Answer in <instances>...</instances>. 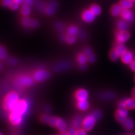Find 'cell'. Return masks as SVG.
<instances>
[{"mask_svg": "<svg viewBox=\"0 0 135 135\" xmlns=\"http://www.w3.org/2000/svg\"><path fill=\"white\" fill-rule=\"evenodd\" d=\"M95 15L90 10V9L84 10L81 14V18L84 22L87 23H92L95 19Z\"/></svg>", "mask_w": 135, "mask_h": 135, "instance_id": "11", "label": "cell"}, {"mask_svg": "<svg viewBox=\"0 0 135 135\" xmlns=\"http://www.w3.org/2000/svg\"><path fill=\"white\" fill-rule=\"evenodd\" d=\"M120 16L125 21L127 22H131L134 19V15L133 12L129 9H124L122 10Z\"/></svg>", "mask_w": 135, "mask_h": 135, "instance_id": "13", "label": "cell"}, {"mask_svg": "<svg viewBox=\"0 0 135 135\" xmlns=\"http://www.w3.org/2000/svg\"><path fill=\"white\" fill-rule=\"evenodd\" d=\"M83 53L86 55L87 59L88 62H89L90 63H94L96 61V56L94 52H93L92 50L90 47H87L84 49L83 51Z\"/></svg>", "mask_w": 135, "mask_h": 135, "instance_id": "15", "label": "cell"}, {"mask_svg": "<svg viewBox=\"0 0 135 135\" xmlns=\"http://www.w3.org/2000/svg\"><path fill=\"white\" fill-rule=\"evenodd\" d=\"M132 2H135V0H131Z\"/></svg>", "mask_w": 135, "mask_h": 135, "instance_id": "43", "label": "cell"}, {"mask_svg": "<svg viewBox=\"0 0 135 135\" xmlns=\"http://www.w3.org/2000/svg\"><path fill=\"white\" fill-rule=\"evenodd\" d=\"M77 60L80 66V68L82 69H85L86 68V64L88 62V60L86 55L83 52L79 53L77 55Z\"/></svg>", "mask_w": 135, "mask_h": 135, "instance_id": "16", "label": "cell"}, {"mask_svg": "<svg viewBox=\"0 0 135 135\" xmlns=\"http://www.w3.org/2000/svg\"><path fill=\"white\" fill-rule=\"evenodd\" d=\"M90 9L95 16H98L101 13V8L98 4H92L90 6Z\"/></svg>", "mask_w": 135, "mask_h": 135, "instance_id": "28", "label": "cell"}, {"mask_svg": "<svg viewBox=\"0 0 135 135\" xmlns=\"http://www.w3.org/2000/svg\"><path fill=\"white\" fill-rule=\"evenodd\" d=\"M77 37H75V36H70L67 35H65L64 36V41L66 42V43L68 44L69 45H73L75 44V42H76V40H77Z\"/></svg>", "mask_w": 135, "mask_h": 135, "instance_id": "29", "label": "cell"}, {"mask_svg": "<svg viewBox=\"0 0 135 135\" xmlns=\"http://www.w3.org/2000/svg\"><path fill=\"white\" fill-rule=\"evenodd\" d=\"M7 56L6 49L3 46L0 45V60H3Z\"/></svg>", "mask_w": 135, "mask_h": 135, "instance_id": "30", "label": "cell"}, {"mask_svg": "<svg viewBox=\"0 0 135 135\" xmlns=\"http://www.w3.org/2000/svg\"><path fill=\"white\" fill-rule=\"evenodd\" d=\"M20 99V96L16 91H12L7 93L3 100V109L9 113L13 112Z\"/></svg>", "mask_w": 135, "mask_h": 135, "instance_id": "1", "label": "cell"}, {"mask_svg": "<svg viewBox=\"0 0 135 135\" xmlns=\"http://www.w3.org/2000/svg\"><path fill=\"white\" fill-rule=\"evenodd\" d=\"M119 107L127 109H135V99H126L122 101Z\"/></svg>", "mask_w": 135, "mask_h": 135, "instance_id": "12", "label": "cell"}, {"mask_svg": "<svg viewBox=\"0 0 135 135\" xmlns=\"http://www.w3.org/2000/svg\"><path fill=\"white\" fill-rule=\"evenodd\" d=\"M89 97L88 92L84 88H79L74 93V98L77 101L87 100Z\"/></svg>", "mask_w": 135, "mask_h": 135, "instance_id": "10", "label": "cell"}, {"mask_svg": "<svg viewBox=\"0 0 135 135\" xmlns=\"http://www.w3.org/2000/svg\"><path fill=\"white\" fill-rule=\"evenodd\" d=\"M57 117L55 116H51L48 124L51 127H55L57 120Z\"/></svg>", "mask_w": 135, "mask_h": 135, "instance_id": "33", "label": "cell"}, {"mask_svg": "<svg viewBox=\"0 0 135 135\" xmlns=\"http://www.w3.org/2000/svg\"><path fill=\"white\" fill-rule=\"evenodd\" d=\"M120 57L122 61L126 64H130L133 61V54L131 52L129 51H127Z\"/></svg>", "mask_w": 135, "mask_h": 135, "instance_id": "18", "label": "cell"}, {"mask_svg": "<svg viewBox=\"0 0 135 135\" xmlns=\"http://www.w3.org/2000/svg\"><path fill=\"white\" fill-rule=\"evenodd\" d=\"M19 5L20 4L13 1L10 4V5L9 6V7H8V8H9L12 11H16L19 8Z\"/></svg>", "mask_w": 135, "mask_h": 135, "instance_id": "35", "label": "cell"}, {"mask_svg": "<svg viewBox=\"0 0 135 135\" xmlns=\"http://www.w3.org/2000/svg\"><path fill=\"white\" fill-rule=\"evenodd\" d=\"M13 1V0H0V4L3 7H8Z\"/></svg>", "mask_w": 135, "mask_h": 135, "instance_id": "34", "label": "cell"}, {"mask_svg": "<svg viewBox=\"0 0 135 135\" xmlns=\"http://www.w3.org/2000/svg\"><path fill=\"white\" fill-rule=\"evenodd\" d=\"M128 109L119 107L115 113V116L117 121L122 124L128 118Z\"/></svg>", "mask_w": 135, "mask_h": 135, "instance_id": "8", "label": "cell"}, {"mask_svg": "<svg viewBox=\"0 0 135 135\" xmlns=\"http://www.w3.org/2000/svg\"><path fill=\"white\" fill-rule=\"evenodd\" d=\"M34 82L35 81L32 77L26 74H21L17 76L14 81L15 85L20 88L32 86Z\"/></svg>", "mask_w": 135, "mask_h": 135, "instance_id": "2", "label": "cell"}, {"mask_svg": "<svg viewBox=\"0 0 135 135\" xmlns=\"http://www.w3.org/2000/svg\"><path fill=\"white\" fill-rule=\"evenodd\" d=\"M117 26L118 31H127V29L128 28L129 25L127 23V22H126L124 20H120L117 22Z\"/></svg>", "mask_w": 135, "mask_h": 135, "instance_id": "25", "label": "cell"}, {"mask_svg": "<svg viewBox=\"0 0 135 135\" xmlns=\"http://www.w3.org/2000/svg\"><path fill=\"white\" fill-rule=\"evenodd\" d=\"M119 57V56H118V55L114 49H113L110 51V52H109V57H110V60L112 61H116Z\"/></svg>", "mask_w": 135, "mask_h": 135, "instance_id": "31", "label": "cell"}, {"mask_svg": "<svg viewBox=\"0 0 135 135\" xmlns=\"http://www.w3.org/2000/svg\"><path fill=\"white\" fill-rule=\"evenodd\" d=\"M122 124L124 126V127L126 129L128 130L132 129L134 126L133 120L128 117L122 123Z\"/></svg>", "mask_w": 135, "mask_h": 135, "instance_id": "27", "label": "cell"}, {"mask_svg": "<svg viewBox=\"0 0 135 135\" xmlns=\"http://www.w3.org/2000/svg\"><path fill=\"white\" fill-rule=\"evenodd\" d=\"M31 12V6L26 3H23V5L21 7L20 14L23 17H27L30 15Z\"/></svg>", "mask_w": 135, "mask_h": 135, "instance_id": "20", "label": "cell"}, {"mask_svg": "<svg viewBox=\"0 0 135 135\" xmlns=\"http://www.w3.org/2000/svg\"><path fill=\"white\" fill-rule=\"evenodd\" d=\"M8 120L12 126L19 127L23 123V116L15 112H10L8 114Z\"/></svg>", "mask_w": 135, "mask_h": 135, "instance_id": "6", "label": "cell"}, {"mask_svg": "<svg viewBox=\"0 0 135 135\" xmlns=\"http://www.w3.org/2000/svg\"><path fill=\"white\" fill-rule=\"evenodd\" d=\"M75 135H87V131L83 128L77 129L75 132Z\"/></svg>", "mask_w": 135, "mask_h": 135, "instance_id": "36", "label": "cell"}, {"mask_svg": "<svg viewBox=\"0 0 135 135\" xmlns=\"http://www.w3.org/2000/svg\"><path fill=\"white\" fill-rule=\"evenodd\" d=\"M55 127L60 133H62L66 132L68 129V126L66 122L64 119H62L61 118H58Z\"/></svg>", "mask_w": 135, "mask_h": 135, "instance_id": "14", "label": "cell"}, {"mask_svg": "<svg viewBox=\"0 0 135 135\" xmlns=\"http://www.w3.org/2000/svg\"><path fill=\"white\" fill-rule=\"evenodd\" d=\"M0 135H3V134H2V133H1V132H0Z\"/></svg>", "mask_w": 135, "mask_h": 135, "instance_id": "44", "label": "cell"}, {"mask_svg": "<svg viewBox=\"0 0 135 135\" xmlns=\"http://www.w3.org/2000/svg\"><path fill=\"white\" fill-rule=\"evenodd\" d=\"M134 82H135V75H134Z\"/></svg>", "mask_w": 135, "mask_h": 135, "instance_id": "45", "label": "cell"}, {"mask_svg": "<svg viewBox=\"0 0 135 135\" xmlns=\"http://www.w3.org/2000/svg\"><path fill=\"white\" fill-rule=\"evenodd\" d=\"M23 3H26L27 5L32 6L33 4V0H24Z\"/></svg>", "mask_w": 135, "mask_h": 135, "instance_id": "39", "label": "cell"}, {"mask_svg": "<svg viewBox=\"0 0 135 135\" xmlns=\"http://www.w3.org/2000/svg\"><path fill=\"white\" fill-rule=\"evenodd\" d=\"M79 32V29L78 28L75 26V25H70L67 29L66 31V33L67 35H70V36H75V37H77L78 35Z\"/></svg>", "mask_w": 135, "mask_h": 135, "instance_id": "22", "label": "cell"}, {"mask_svg": "<svg viewBox=\"0 0 135 135\" xmlns=\"http://www.w3.org/2000/svg\"><path fill=\"white\" fill-rule=\"evenodd\" d=\"M20 23L23 26L26 28H36L39 26V22L37 20L27 17H23L20 20Z\"/></svg>", "mask_w": 135, "mask_h": 135, "instance_id": "7", "label": "cell"}, {"mask_svg": "<svg viewBox=\"0 0 135 135\" xmlns=\"http://www.w3.org/2000/svg\"><path fill=\"white\" fill-rule=\"evenodd\" d=\"M50 117L51 116L47 114H43L40 117V120L42 123L48 124Z\"/></svg>", "mask_w": 135, "mask_h": 135, "instance_id": "32", "label": "cell"}, {"mask_svg": "<svg viewBox=\"0 0 135 135\" xmlns=\"http://www.w3.org/2000/svg\"><path fill=\"white\" fill-rule=\"evenodd\" d=\"M13 1L16 3H18L19 4H20L22 3H23L24 0H13Z\"/></svg>", "mask_w": 135, "mask_h": 135, "instance_id": "40", "label": "cell"}, {"mask_svg": "<svg viewBox=\"0 0 135 135\" xmlns=\"http://www.w3.org/2000/svg\"><path fill=\"white\" fill-rule=\"evenodd\" d=\"M82 117L80 115H77L72 120V126L76 129L81 128V127H82Z\"/></svg>", "mask_w": 135, "mask_h": 135, "instance_id": "21", "label": "cell"}, {"mask_svg": "<svg viewBox=\"0 0 135 135\" xmlns=\"http://www.w3.org/2000/svg\"><path fill=\"white\" fill-rule=\"evenodd\" d=\"M29 108H30V104L28 100L25 99H20L13 112H15L19 114L24 116L28 113Z\"/></svg>", "mask_w": 135, "mask_h": 135, "instance_id": "4", "label": "cell"}, {"mask_svg": "<svg viewBox=\"0 0 135 135\" xmlns=\"http://www.w3.org/2000/svg\"><path fill=\"white\" fill-rule=\"evenodd\" d=\"M50 77V74L47 70L40 69L34 71L32 74V77L34 81L37 82H44L48 79Z\"/></svg>", "mask_w": 135, "mask_h": 135, "instance_id": "5", "label": "cell"}, {"mask_svg": "<svg viewBox=\"0 0 135 135\" xmlns=\"http://www.w3.org/2000/svg\"><path fill=\"white\" fill-rule=\"evenodd\" d=\"M132 96L133 99H135V87L133 88V89L132 90Z\"/></svg>", "mask_w": 135, "mask_h": 135, "instance_id": "41", "label": "cell"}, {"mask_svg": "<svg viewBox=\"0 0 135 135\" xmlns=\"http://www.w3.org/2000/svg\"><path fill=\"white\" fill-rule=\"evenodd\" d=\"M114 49H115L116 52L117 53L119 56H121L122 55L124 54L127 51L126 47L123 44L117 43V45L115 46V47Z\"/></svg>", "mask_w": 135, "mask_h": 135, "instance_id": "24", "label": "cell"}, {"mask_svg": "<svg viewBox=\"0 0 135 135\" xmlns=\"http://www.w3.org/2000/svg\"><path fill=\"white\" fill-rule=\"evenodd\" d=\"M123 10V8L118 4V5H114L112 6L110 9V13L114 16H117L118 15H120L121 12Z\"/></svg>", "mask_w": 135, "mask_h": 135, "instance_id": "23", "label": "cell"}, {"mask_svg": "<svg viewBox=\"0 0 135 135\" xmlns=\"http://www.w3.org/2000/svg\"><path fill=\"white\" fill-rule=\"evenodd\" d=\"M57 8V4L55 2H52L50 3L49 5L46 7L45 12V13L49 15H51L54 14Z\"/></svg>", "mask_w": 135, "mask_h": 135, "instance_id": "19", "label": "cell"}, {"mask_svg": "<svg viewBox=\"0 0 135 135\" xmlns=\"http://www.w3.org/2000/svg\"><path fill=\"white\" fill-rule=\"evenodd\" d=\"M76 107L81 112H86L90 108V104L88 100L77 101L76 103Z\"/></svg>", "mask_w": 135, "mask_h": 135, "instance_id": "17", "label": "cell"}, {"mask_svg": "<svg viewBox=\"0 0 135 135\" xmlns=\"http://www.w3.org/2000/svg\"><path fill=\"white\" fill-rule=\"evenodd\" d=\"M98 119V118L92 113L83 118L82 127L86 131H89L94 127Z\"/></svg>", "mask_w": 135, "mask_h": 135, "instance_id": "3", "label": "cell"}, {"mask_svg": "<svg viewBox=\"0 0 135 135\" xmlns=\"http://www.w3.org/2000/svg\"><path fill=\"white\" fill-rule=\"evenodd\" d=\"M129 66L130 68L132 71H133L134 72H135V60H133L129 64Z\"/></svg>", "mask_w": 135, "mask_h": 135, "instance_id": "38", "label": "cell"}, {"mask_svg": "<svg viewBox=\"0 0 135 135\" xmlns=\"http://www.w3.org/2000/svg\"><path fill=\"white\" fill-rule=\"evenodd\" d=\"M76 130H77V129L72 126V127H71L68 129V132L69 133V135H75Z\"/></svg>", "mask_w": 135, "mask_h": 135, "instance_id": "37", "label": "cell"}, {"mask_svg": "<svg viewBox=\"0 0 135 135\" xmlns=\"http://www.w3.org/2000/svg\"><path fill=\"white\" fill-rule=\"evenodd\" d=\"M56 135H69V133L68 132V131L65 132H62V133H60L59 134H56Z\"/></svg>", "mask_w": 135, "mask_h": 135, "instance_id": "42", "label": "cell"}, {"mask_svg": "<svg viewBox=\"0 0 135 135\" xmlns=\"http://www.w3.org/2000/svg\"><path fill=\"white\" fill-rule=\"evenodd\" d=\"M119 5L124 9H130L133 7V2L131 0H120Z\"/></svg>", "mask_w": 135, "mask_h": 135, "instance_id": "26", "label": "cell"}, {"mask_svg": "<svg viewBox=\"0 0 135 135\" xmlns=\"http://www.w3.org/2000/svg\"><path fill=\"white\" fill-rule=\"evenodd\" d=\"M130 37V34L127 31H118L115 33V39L118 44H123L127 41Z\"/></svg>", "mask_w": 135, "mask_h": 135, "instance_id": "9", "label": "cell"}]
</instances>
